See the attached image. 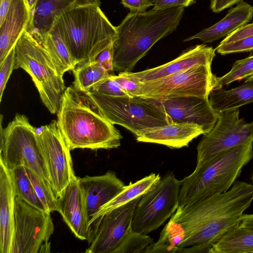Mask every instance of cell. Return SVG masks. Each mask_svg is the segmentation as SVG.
<instances>
[{
  "label": "cell",
  "instance_id": "obj_21",
  "mask_svg": "<svg viewBox=\"0 0 253 253\" xmlns=\"http://www.w3.org/2000/svg\"><path fill=\"white\" fill-rule=\"evenodd\" d=\"M15 196L10 170L0 161V253H10Z\"/></svg>",
  "mask_w": 253,
  "mask_h": 253
},
{
  "label": "cell",
  "instance_id": "obj_34",
  "mask_svg": "<svg viewBox=\"0 0 253 253\" xmlns=\"http://www.w3.org/2000/svg\"><path fill=\"white\" fill-rule=\"evenodd\" d=\"M112 75H110L108 78L96 84L89 91L110 97L130 96L126 90L113 79Z\"/></svg>",
  "mask_w": 253,
  "mask_h": 253
},
{
  "label": "cell",
  "instance_id": "obj_29",
  "mask_svg": "<svg viewBox=\"0 0 253 253\" xmlns=\"http://www.w3.org/2000/svg\"><path fill=\"white\" fill-rule=\"evenodd\" d=\"M183 238L181 227L169 220L162 230L158 241L148 247L145 253H180L179 245Z\"/></svg>",
  "mask_w": 253,
  "mask_h": 253
},
{
  "label": "cell",
  "instance_id": "obj_46",
  "mask_svg": "<svg viewBox=\"0 0 253 253\" xmlns=\"http://www.w3.org/2000/svg\"><path fill=\"white\" fill-rule=\"evenodd\" d=\"M38 0H28L33 14Z\"/></svg>",
  "mask_w": 253,
  "mask_h": 253
},
{
  "label": "cell",
  "instance_id": "obj_42",
  "mask_svg": "<svg viewBox=\"0 0 253 253\" xmlns=\"http://www.w3.org/2000/svg\"><path fill=\"white\" fill-rule=\"evenodd\" d=\"M242 0H214L211 2L210 8L214 13H219L229 8Z\"/></svg>",
  "mask_w": 253,
  "mask_h": 253
},
{
  "label": "cell",
  "instance_id": "obj_12",
  "mask_svg": "<svg viewBox=\"0 0 253 253\" xmlns=\"http://www.w3.org/2000/svg\"><path fill=\"white\" fill-rule=\"evenodd\" d=\"M36 137L47 169L51 187L58 199L77 177L73 169L71 150L56 120L45 125L42 134L36 135Z\"/></svg>",
  "mask_w": 253,
  "mask_h": 253
},
{
  "label": "cell",
  "instance_id": "obj_13",
  "mask_svg": "<svg viewBox=\"0 0 253 253\" xmlns=\"http://www.w3.org/2000/svg\"><path fill=\"white\" fill-rule=\"evenodd\" d=\"M197 147V163L220 152L253 139V121L248 123L239 118V108L218 112L212 129Z\"/></svg>",
  "mask_w": 253,
  "mask_h": 253
},
{
  "label": "cell",
  "instance_id": "obj_36",
  "mask_svg": "<svg viewBox=\"0 0 253 253\" xmlns=\"http://www.w3.org/2000/svg\"><path fill=\"white\" fill-rule=\"evenodd\" d=\"M15 62L14 46L0 64V101L1 102L6 83L14 70Z\"/></svg>",
  "mask_w": 253,
  "mask_h": 253
},
{
  "label": "cell",
  "instance_id": "obj_32",
  "mask_svg": "<svg viewBox=\"0 0 253 253\" xmlns=\"http://www.w3.org/2000/svg\"><path fill=\"white\" fill-rule=\"evenodd\" d=\"M252 74H253V55L236 60L229 72L222 77H216L215 89L221 88L223 85H228L234 81L245 79Z\"/></svg>",
  "mask_w": 253,
  "mask_h": 253
},
{
  "label": "cell",
  "instance_id": "obj_17",
  "mask_svg": "<svg viewBox=\"0 0 253 253\" xmlns=\"http://www.w3.org/2000/svg\"><path fill=\"white\" fill-rule=\"evenodd\" d=\"M57 211L74 235L80 240H87L90 228L89 218L78 177L57 199Z\"/></svg>",
  "mask_w": 253,
  "mask_h": 253
},
{
  "label": "cell",
  "instance_id": "obj_49",
  "mask_svg": "<svg viewBox=\"0 0 253 253\" xmlns=\"http://www.w3.org/2000/svg\"><path fill=\"white\" fill-rule=\"evenodd\" d=\"M252 181H253V173L252 177Z\"/></svg>",
  "mask_w": 253,
  "mask_h": 253
},
{
  "label": "cell",
  "instance_id": "obj_24",
  "mask_svg": "<svg viewBox=\"0 0 253 253\" xmlns=\"http://www.w3.org/2000/svg\"><path fill=\"white\" fill-rule=\"evenodd\" d=\"M209 100L213 109L218 113L253 102V81H245L229 90L222 87L212 89L210 92Z\"/></svg>",
  "mask_w": 253,
  "mask_h": 253
},
{
  "label": "cell",
  "instance_id": "obj_23",
  "mask_svg": "<svg viewBox=\"0 0 253 253\" xmlns=\"http://www.w3.org/2000/svg\"><path fill=\"white\" fill-rule=\"evenodd\" d=\"M100 0H38L27 31L49 32L63 12L81 6L100 5Z\"/></svg>",
  "mask_w": 253,
  "mask_h": 253
},
{
  "label": "cell",
  "instance_id": "obj_28",
  "mask_svg": "<svg viewBox=\"0 0 253 253\" xmlns=\"http://www.w3.org/2000/svg\"><path fill=\"white\" fill-rule=\"evenodd\" d=\"M73 86L77 90L88 92L96 84L108 78L110 73L95 61L78 64L72 70Z\"/></svg>",
  "mask_w": 253,
  "mask_h": 253
},
{
  "label": "cell",
  "instance_id": "obj_11",
  "mask_svg": "<svg viewBox=\"0 0 253 253\" xmlns=\"http://www.w3.org/2000/svg\"><path fill=\"white\" fill-rule=\"evenodd\" d=\"M211 66L200 65L177 73L147 82H139L136 96L155 99L197 96L209 98L216 88Z\"/></svg>",
  "mask_w": 253,
  "mask_h": 253
},
{
  "label": "cell",
  "instance_id": "obj_40",
  "mask_svg": "<svg viewBox=\"0 0 253 253\" xmlns=\"http://www.w3.org/2000/svg\"><path fill=\"white\" fill-rule=\"evenodd\" d=\"M253 35V23L248 24L226 37L220 43H228Z\"/></svg>",
  "mask_w": 253,
  "mask_h": 253
},
{
  "label": "cell",
  "instance_id": "obj_3",
  "mask_svg": "<svg viewBox=\"0 0 253 253\" xmlns=\"http://www.w3.org/2000/svg\"><path fill=\"white\" fill-rule=\"evenodd\" d=\"M184 7L130 11L116 27L113 42L114 71L131 72L159 40L176 30Z\"/></svg>",
  "mask_w": 253,
  "mask_h": 253
},
{
  "label": "cell",
  "instance_id": "obj_27",
  "mask_svg": "<svg viewBox=\"0 0 253 253\" xmlns=\"http://www.w3.org/2000/svg\"><path fill=\"white\" fill-rule=\"evenodd\" d=\"M253 253V229L239 225L224 235L211 247L210 253Z\"/></svg>",
  "mask_w": 253,
  "mask_h": 253
},
{
  "label": "cell",
  "instance_id": "obj_5",
  "mask_svg": "<svg viewBox=\"0 0 253 253\" xmlns=\"http://www.w3.org/2000/svg\"><path fill=\"white\" fill-rule=\"evenodd\" d=\"M253 158V139L197 163L193 172L180 180L179 206L228 191Z\"/></svg>",
  "mask_w": 253,
  "mask_h": 253
},
{
  "label": "cell",
  "instance_id": "obj_33",
  "mask_svg": "<svg viewBox=\"0 0 253 253\" xmlns=\"http://www.w3.org/2000/svg\"><path fill=\"white\" fill-rule=\"evenodd\" d=\"M153 242V239L146 234L132 229L115 253H145Z\"/></svg>",
  "mask_w": 253,
  "mask_h": 253
},
{
  "label": "cell",
  "instance_id": "obj_30",
  "mask_svg": "<svg viewBox=\"0 0 253 253\" xmlns=\"http://www.w3.org/2000/svg\"><path fill=\"white\" fill-rule=\"evenodd\" d=\"M10 172L15 195L28 204L40 210L46 211L37 196L24 167L16 168Z\"/></svg>",
  "mask_w": 253,
  "mask_h": 253
},
{
  "label": "cell",
  "instance_id": "obj_14",
  "mask_svg": "<svg viewBox=\"0 0 253 253\" xmlns=\"http://www.w3.org/2000/svg\"><path fill=\"white\" fill-rule=\"evenodd\" d=\"M141 196L99 217L90 225L85 253H115L132 229L134 211Z\"/></svg>",
  "mask_w": 253,
  "mask_h": 253
},
{
  "label": "cell",
  "instance_id": "obj_37",
  "mask_svg": "<svg viewBox=\"0 0 253 253\" xmlns=\"http://www.w3.org/2000/svg\"><path fill=\"white\" fill-rule=\"evenodd\" d=\"M112 77L128 93L130 96H136L139 86V82L132 78L121 72L118 75Z\"/></svg>",
  "mask_w": 253,
  "mask_h": 253
},
{
  "label": "cell",
  "instance_id": "obj_31",
  "mask_svg": "<svg viewBox=\"0 0 253 253\" xmlns=\"http://www.w3.org/2000/svg\"><path fill=\"white\" fill-rule=\"evenodd\" d=\"M37 196L48 212L57 211V204L56 198L50 184L35 174L29 169L24 167Z\"/></svg>",
  "mask_w": 253,
  "mask_h": 253
},
{
  "label": "cell",
  "instance_id": "obj_1",
  "mask_svg": "<svg viewBox=\"0 0 253 253\" xmlns=\"http://www.w3.org/2000/svg\"><path fill=\"white\" fill-rule=\"evenodd\" d=\"M253 201V184L236 181L225 192L179 206L169 220L183 232L180 253H210L216 242L239 225Z\"/></svg>",
  "mask_w": 253,
  "mask_h": 253
},
{
  "label": "cell",
  "instance_id": "obj_47",
  "mask_svg": "<svg viewBox=\"0 0 253 253\" xmlns=\"http://www.w3.org/2000/svg\"><path fill=\"white\" fill-rule=\"evenodd\" d=\"M245 79V81H253V74L248 76Z\"/></svg>",
  "mask_w": 253,
  "mask_h": 253
},
{
  "label": "cell",
  "instance_id": "obj_6",
  "mask_svg": "<svg viewBox=\"0 0 253 253\" xmlns=\"http://www.w3.org/2000/svg\"><path fill=\"white\" fill-rule=\"evenodd\" d=\"M14 49L13 69L21 68L30 75L43 104L51 114H57L66 88L64 74L27 30L17 41Z\"/></svg>",
  "mask_w": 253,
  "mask_h": 253
},
{
  "label": "cell",
  "instance_id": "obj_35",
  "mask_svg": "<svg viewBox=\"0 0 253 253\" xmlns=\"http://www.w3.org/2000/svg\"><path fill=\"white\" fill-rule=\"evenodd\" d=\"M221 55L253 50V35L228 43H219L215 48Z\"/></svg>",
  "mask_w": 253,
  "mask_h": 253
},
{
  "label": "cell",
  "instance_id": "obj_39",
  "mask_svg": "<svg viewBox=\"0 0 253 253\" xmlns=\"http://www.w3.org/2000/svg\"><path fill=\"white\" fill-rule=\"evenodd\" d=\"M195 2V0H156L154 10L167 9L173 7H188Z\"/></svg>",
  "mask_w": 253,
  "mask_h": 253
},
{
  "label": "cell",
  "instance_id": "obj_18",
  "mask_svg": "<svg viewBox=\"0 0 253 253\" xmlns=\"http://www.w3.org/2000/svg\"><path fill=\"white\" fill-rule=\"evenodd\" d=\"M79 180L89 221L102 207L119 194L126 186L112 170L101 175L79 177Z\"/></svg>",
  "mask_w": 253,
  "mask_h": 253
},
{
  "label": "cell",
  "instance_id": "obj_9",
  "mask_svg": "<svg viewBox=\"0 0 253 253\" xmlns=\"http://www.w3.org/2000/svg\"><path fill=\"white\" fill-rule=\"evenodd\" d=\"M180 180L167 173L141 196L135 209L132 228L147 234L161 226L178 208Z\"/></svg>",
  "mask_w": 253,
  "mask_h": 253
},
{
  "label": "cell",
  "instance_id": "obj_2",
  "mask_svg": "<svg viewBox=\"0 0 253 253\" xmlns=\"http://www.w3.org/2000/svg\"><path fill=\"white\" fill-rule=\"evenodd\" d=\"M57 114L58 125L71 150L109 149L121 145L120 131L86 92L73 85L66 88Z\"/></svg>",
  "mask_w": 253,
  "mask_h": 253
},
{
  "label": "cell",
  "instance_id": "obj_48",
  "mask_svg": "<svg viewBox=\"0 0 253 253\" xmlns=\"http://www.w3.org/2000/svg\"><path fill=\"white\" fill-rule=\"evenodd\" d=\"M149 1H150L152 3H154V2L156 1V0H148Z\"/></svg>",
  "mask_w": 253,
  "mask_h": 253
},
{
  "label": "cell",
  "instance_id": "obj_22",
  "mask_svg": "<svg viewBox=\"0 0 253 253\" xmlns=\"http://www.w3.org/2000/svg\"><path fill=\"white\" fill-rule=\"evenodd\" d=\"M253 18V6L242 0L231 8L220 21L185 39L184 42L199 39L204 43L212 42L248 24Z\"/></svg>",
  "mask_w": 253,
  "mask_h": 253
},
{
  "label": "cell",
  "instance_id": "obj_41",
  "mask_svg": "<svg viewBox=\"0 0 253 253\" xmlns=\"http://www.w3.org/2000/svg\"><path fill=\"white\" fill-rule=\"evenodd\" d=\"M124 7L128 8L132 12H144L154 4L148 0H121Z\"/></svg>",
  "mask_w": 253,
  "mask_h": 253
},
{
  "label": "cell",
  "instance_id": "obj_26",
  "mask_svg": "<svg viewBox=\"0 0 253 253\" xmlns=\"http://www.w3.org/2000/svg\"><path fill=\"white\" fill-rule=\"evenodd\" d=\"M159 174L151 173L149 175L128 185L110 201L101 208L89 221L90 225L97 218L131 200L142 196L153 188L161 179Z\"/></svg>",
  "mask_w": 253,
  "mask_h": 253
},
{
  "label": "cell",
  "instance_id": "obj_8",
  "mask_svg": "<svg viewBox=\"0 0 253 253\" xmlns=\"http://www.w3.org/2000/svg\"><path fill=\"white\" fill-rule=\"evenodd\" d=\"M0 115V161L9 170L25 167L49 182L47 169L40 150L34 127L24 114L17 113L4 128Z\"/></svg>",
  "mask_w": 253,
  "mask_h": 253
},
{
  "label": "cell",
  "instance_id": "obj_20",
  "mask_svg": "<svg viewBox=\"0 0 253 253\" xmlns=\"http://www.w3.org/2000/svg\"><path fill=\"white\" fill-rule=\"evenodd\" d=\"M33 17L28 0H12L7 14L0 25V64L27 30Z\"/></svg>",
  "mask_w": 253,
  "mask_h": 253
},
{
  "label": "cell",
  "instance_id": "obj_15",
  "mask_svg": "<svg viewBox=\"0 0 253 253\" xmlns=\"http://www.w3.org/2000/svg\"><path fill=\"white\" fill-rule=\"evenodd\" d=\"M158 100L172 123L199 125L204 134L212 129L218 119V113L213 109L209 98L186 96Z\"/></svg>",
  "mask_w": 253,
  "mask_h": 253
},
{
  "label": "cell",
  "instance_id": "obj_50",
  "mask_svg": "<svg viewBox=\"0 0 253 253\" xmlns=\"http://www.w3.org/2000/svg\"><path fill=\"white\" fill-rule=\"evenodd\" d=\"M211 1V2H212L214 0H210Z\"/></svg>",
  "mask_w": 253,
  "mask_h": 253
},
{
  "label": "cell",
  "instance_id": "obj_10",
  "mask_svg": "<svg viewBox=\"0 0 253 253\" xmlns=\"http://www.w3.org/2000/svg\"><path fill=\"white\" fill-rule=\"evenodd\" d=\"M54 230L50 212L40 210L15 196L10 253L50 252L48 241Z\"/></svg>",
  "mask_w": 253,
  "mask_h": 253
},
{
  "label": "cell",
  "instance_id": "obj_44",
  "mask_svg": "<svg viewBox=\"0 0 253 253\" xmlns=\"http://www.w3.org/2000/svg\"><path fill=\"white\" fill-rule=\"evenodd\" d=\"M239 226L242 227L253 229V213L243 214L240 219Z\"/></svg>",
  "mask_w": 253,
  "mask_h": 253
},
{
  "label": "cell",
  "instance_id": "obj_38",
  "mask_svg": "<svg viewBox=\"0 0 253 253\" xmlns=\"http://www.w3.org/2000/svg\"><path fill=\"white\" fill-rule=\"evenodd\" d=\"M113 43L100 52L93 60L104 67L111 75L113 73Z\"/></svg>",
  "mask_w": 253,
  "mask_h": 253
},
{
  "label": "cell",
  "instance_id": "obj_43",
  "mask_svg": "<svg viewBox=\"0 0 253 253\" xmlns=\"http://www.w3.org/2000/svg\"><path fill=\"white\" fill-rule=\"evenodd\" d=\"M12 0H0V25L3 23Z\"/></svg>",
  "mask_w": 253,
  "mask_h": 253
},
{
  "label": "cell",
  "instance_id": "obj_7",
  "mask_svg": "<svg viewBox=\"0 0 253 253\" xmlns=\"http://www.w3.org/2000/svg\"><path fill=\"white\" fill-rule=\"evenodd\" d=\"M86 93L110 123L124 126L134 135L143 129L172 123L158 99L140 96L110 97L92 91Z\"/></svg>",
  "mask_w": 253,
  "mask_h": 253
},
{
  "label": "cell",
  "instance_id": "obj_16",
  "mask_svg": "<svg viewBox=\"0 0 253 253\" xmlns=\"http://www.w3.org/2000/svg\"><path fill=\"white\" fill-rule=\"evenodd\" d=\"M215 49L205 44H198L183 51L174 60L159 66L141 72H123L138 82L153 81L169 76L195 66H211Z\"/></svg>",
  "mask_w": 253,
  "mask_h": 253
},
{
  "label": "cell",
  "instance_id": "obj_19",
  "mask_svg": "<svg viewBox=\"0 0 253 253\" xmlns=\"http://www.w3.org/2000/svg\"><path fill=\"white\" fill-rule=\"evenodd\" d=\"M203 127L193 123H171L143 129L135 135L137 142L164 145L171 148L187 146L194 138L204 134Z\"/></svg>",
  "mask_w": 253,
  "mask_h": 253
},
{
  "label": "cell",
  "instance_id": "obj_45",
  "mask_svg": "<svg viewBox=\"0 0 253 253\" xmlns=\"http://www.w3.org/2000/svg\"><path fill=\"white\" fill-rule=\"evenodd\" d=\"M45 128V126H41L40 127H35L34 128V130L35 134L36 135H40L43 132V130Z\"/></svg>",
  "mask_w": 253,
  "mask_h": 253
},
{
  "label": "cell",
  "instance_id": "obj_25",
  "mask_svg": "<svg viewBox=\"0 0 253 253\" xmlns=\"http://www.w3.org/2000/svg\"><path fill=\"white\" fill-rule=\"evenodd\" d=\"M48 53L63 74L73 70L77 64L72 58L65 42L54 29L50 31L29 32Z\"/></svg>",
  "mask_w": 253,
  "mask_h": 253
},
{
  "label": "cell",
  "instance_id": "obj_4",
  "mask_svg": "<svg viewBox=\"0 0 253 253\" xmlns=\"http://www.w3.org/2000/svg\"><path fill=\"white\" fill-rule=\"evenodd\" d=\"M52 28L59 34L77 65L93 60L117 38L116 27L96 4L63 12Z\"/></svg>",
  "mask_w": 253,
  "mask_h": 253
}]
</instances>
